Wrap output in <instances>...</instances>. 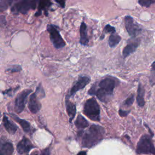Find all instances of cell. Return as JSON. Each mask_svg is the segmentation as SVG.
Here are the masks:
<instances>
[{
    "mask_svg": "<svg viewBox=\"0 0 155 155\" xmlns=\"http://www.w3.org/2000/svg\"><path fill=\"white\" fill-rule=\"evenodd\" d=\"M116 85V80L108 76L101 80L97 86L93 84L88 93L90 95H96L101 102H107L111 99Z\"/></svg>",
    "mask_w": 155,
    "mask_h": 155,
    "instance_id": "1",
    "label": "cell"
},
{
    "mask_svg": "<svg viewBox=\"0 0 155 155\" xmlns=\"http://www.w3.org/2000/svg\"><path fill=\"white\" fill-rule=\"evenodd\" d=\"M105 130L103 127L92 125L85 131L78 132V136H82V146L85 148H91L99 143L104 137Z\"/></svg>",
    "mask_w": 155,
    "mask_h": 155,
    "instance_id": "2",
    "label": "cell"
},
{
    "mask_svg": "<svg viewBox=\"0 0 155 155\" xmlns=\"http://www.w3.org/2000/svg\"><path fill=\"white\" fill-rule=\"evenodd\" d=\"M37 1L38 0H13L11 12L14 15L27 14L30 9L36 8Z\"/></svg>",
    "mask_w": 155,
    "mask_h": 155,
    "instance_id": "3",
    "label": "cell"
},
{
    "mask_svg": "<svg viewBox=\"0 0 155 155\" xmlns=\"http://www.w3.org/2000/svg\"><path fill=\"white\" fill-rule=\"evenodd\" d=\"M84 114L93 121L100 120V107L95 98L87 100L84 106Z\"/></svg>",
    "mask_w": 155,
    "mask_h": 155,
    "instance_id": "4",
    "label": "cell"
},
{
    "mask_svg": "<svg viewBox=\"0 0 155 155\" xmlns=\"http://www.w3.org/2000/svg\"><path fill=\"white\" fill-rule=\"evenodd\" d=\"M136 151L137 154H153L155 153L154 145L151 137L147 134L143 135L137 143Z\"/></svg>",
    "mask_w": 155,
    "mask_h": 155,
    "instance_id": "5",
    "label": "cell"
},
{
    "mask_svg": "<svg viewBox=\"0 0 155 155\" xmlns=\"http://www.w3.org/2000/svg\"><path fill=\"white\" fill-rule=\"evenodd\" d=\"M47 30L50 33V41L56 48H61L65 45V42L61 36L57 26L48 24L47 26Z\"/></svg>",
    "mask_w": 155,
    "mask_h": 155,
    "instance_id": "6",
    "label": "cell"
},
{
    "mask_svg": "<svg viewBox=\"0 0 155 155\" xmlns=\"http://www.w3.org/2000/svg\"><path fill=\"white\" fill-rule=\"evenodd\" d=\"M124 20L126 30L130 36L135 37L142 31L141 25L134 21L131 16H127Z\"/></svg>",
    "mask_w": 155,
    "mask_h": 155,
    "instance_id": "7",
    "label": "cell"
},
{
    "mask_svg": "<svg viewBox=\"0 0 155 155\" xmlns=\"http://www.w3.org/2000/svg\"><path fill=\"white\" fill-rule=\"evenodd\" d=\"M31 92V90L27 89L21 91L18 94L15 101V110L16 113H20L24 110L27 97Z\"/></svg>",
    "mask_w": 155,
    "mask_h": 155,
    "instance_id": "8",
    "label": "cell"
},
{
    "mask_svg": "<svg viewBox=\"0 0 155 155\" xmlns=\"http://www.w3.org/2000/svg\"><path fill=\"white\" fill-rule=\"evenodd\" d=\"M140 40L139 38L132 37L127 41V45L124 47L122 54L124 58L128 56L130 54L135 51L137 47L139 45Z\"/></svg>",
    "mask_w": 155,
    "mask_h": 155,
    "instance_id": "9",
    "label": "cell"
},
{
    "mask_svg": "<svg viewBox=\"0 0 155 155\" xmlns=\"http://www.w3.org/2000/svg\"><path fill=\"white\" fill-rule=\"evenodd\" d=\"M90 79L87 76H79L76 82L74 84V85L71 88L70 94H68V97L74 96L77 91H78L81 89H83L90 82Z\"/></svg>",
    "mask_w": 155,
    "mask_h": 155,
    "instance_id": "10",
    "label": "cell"
},
{
    "mask_svg": "<svg viewBox=\"0 0 155 155\" xmlns=\"http://www.w3.org/2000/svg\"><path fill=\"white\" fill-rule=\"evenodd\" d=\"M33 148H34L33 145L30 140L25 137H24L17 145V151L21 154L28 153Z\"/></svg>",
    "mask_w": 155,
    "mask_h": 155,
    "instance_id": "11",
    "label": "cell"
},
{
    "mask_svg": "<svg viewBox=\"0 0 155 155\" xmlns=\"http://www.w3.org/2000/svg\"><path fill=\"white\" fill-rule=\"evenodd\" d=\"M28 107L30 111L33 114L37 113L40 110L41 108V104L38 100V96H36L35 93L30 95Z\"/></svg>",
    "mask_w": 155,
    "mask_h": 155,
    "instance_id": "12",
    "label": "cell"
},
{
    "mask_svg": "<svg viewBox=\"0 0 155 155\" xmlns=\"http://www.w3.org/2000/svg\"><path fill=\"white\" fill-rule=\"evenodd\" d=\"M38 11L35 13V16H39L42 15V11L44 12L45 15H48V10L51 6L52 2L50 0H38L37 1Z\"/></svg>",
    "mask_w": 155,
    "mask_h": 155,
    "instance_id": "13",
    "label": "cell"
},
{
    "mask_svg": "<svg viewBox=\"0 0 155 155\" xmlns=\"http://www.w3.org/2000/svg\"><path fill=\"white\" fill-rule=\"evenodd\" d=\"M14 148L12 143L0 139V155H12Z\"/></svg>",
    "mask_w": 155,
    "mask_h": 155,
    "instance_id": "14",
    "label": "cell"
},
{
    "mask_svg": "<svg viewBox=\"0 0 155 155\" xmlns=\"http://www.w3.org/2000/svg\"><path fill=\"white\" fill-rule=\"evenodd\" d=\"M65 105H66V110L68 113V115L70 118V122H71V120L74 119L76 113V105L69 101L68 99H66L65 101Z\"/></svg>",
    "mask_w": 155,
    "mask_h": 155,
    "instance_id": "15",
    "label": "cell"
},
{
    "mask_svg": "<svg viewBox=\"0 0 155 155\" xmlns=\"http://www.w3.org/2000/svg\"><path fill=\"white\" fill-rule=\"evenodd\" d=\"M80 43L83 45H87L88 44V38L87 36V29L86 24L82 22L80 27Z\"/></svg>",
    "mask_w": 155,
    "mask_h": 155,
    "instance_id": "16",
    "label": "cell"
},
{
    "mask_svg": "<svg viewBox=\"0 0 155 155\" xmlns=\"http://www.w3.org/2000/svg\"><path fill=\"white\" fill-rule=\"evenodd\" d=\"M10 116L12 117L13 118V119L16 121L20 125L21 127L22 128L23 130L26 132V133H28L30 132L31 130V127L30 126V124L29 122H28L27 121H26L24 119H20L19 117H18L17 116L15 115L14 114H10Z\"/></svg>",
    "mask_w": 155,
    "mask_h": 155,
    "instance_id": "17",
    "label": "cell"
},
{
    "mask_svg": "<svg viewBox=\"0 0 155 155\" xmlns=\"http://www.w3.org/2000/svg\"><path fill=\"white\" fill-rule=\"evenodd\" d=\"M3 123H4V126L5 128V130L12 134H13L16 133L17 130V127L16 125L13 124L12 122L8 120L7 116H4L3 117Z\"/></svg>",
    "mask_w": 155,
    "mask_h": 155,
    "instance_id": "18",
    "label": "cell"
},
{
    "mask_svg": "<svg viewBox=\"0 0 155 155\" xmlns=\"http://www.w3.org/2000/svg\"><path fill=\"white\" fill-rule=\"evenodd\" d=\"M144 94L145 90L140 83L139 84L138 88H137V94L136 97V101L138 105L140 107H143L145 104V100H144Z\"/></svg>",
    "mask_w": 155,
    "mask_h": 155,
    "instance_id": "19",
    "label": "cell"
},
{
    "mask_svg": "<svg viewBox=\"0 0 155 155\" xmlns=\"http://www.w3.org/2000/svg\"><path fill=\"white\" fill-rule=\"evenodd\" d=\"M121 37L117 34L116 32L111 33L109 39H108V44L111 48L115 47L120 41Z\"/></svg>",
    "mask_w": 155,
    "mask_h": 155,
    "instance_id": "20",
    "label": "cell"
},
{
    "mask_svg": "<svg viewBox=\"0 0 155 155\" xmlns=\"http://www.w3.org/2000/svg\"><path fill=\"white\" fill-rule=\"evenodd\" d=\"M75 126L78 129H84L88 127V122L81 114H79L74 122Z\"/></svg>",
    "mask_w": 155,
    "mask_h": 155,
    "instance_id": "21",
    "label": "cell"
},
{
    "mask_svg": "<svg viewBox=\"0 0 155 155\" xmlns=\"http://www.w3.org/2000/svg\"><path fill=\"white\" fill-rule=\"evenodd\" d=\"M13 0H0V11H5L12 4Z\"/></svg>",
    "mask_w": 155,
    "mask_h": 155,
    "instance_id": "22",
    "label": "cell"
},
{
    "mask_svg": "<svg viewBox=\"0 0 155 155\" xmlns=\"http://www.w3.org/2000/svg\"><path fill=\"white\" fill-rule=\"evenodd\" d=\"M155 2V0H139V4L143 7H148L151 5L153 4Z\"/></svg>",
    "mask_w": 155,
    "mask_h": 155,
    "instance_id": "23",
    "label": "cell"
},
{
    "mask_svg": "<svg viewBox=\"0 0 155 155\" xmlns=\"http://www.w3.org/2000/svg\"><path fill=\"white\" fill-rule=\"evenodd\" d=\"M134 101V96L133 94H131L129 97H128L126 100L124 102V105L126 107H129L132 105Z\"/></svg>",
    "mask_w": 155,
    "mask_h": 155,
    "instance_id": "24",
    "label": "cell"
},
{
    "mask_svg": "<svg viewBox=\"0 0 155 155\" xmlns=\"http://www.w3.org/2000/svg\"><path fill=\"white\" fill-rule=\"evenodd\" d=\"M36 94H39V95L41 96V97L42 98L45 96V93H44V91L43 90V88L41 85V84H39V85L38 86L36 90Z\"/></svg>",
    "mask_w": 155,
    "mask_h": 155,
    "instance_id": "25",
    "label": "cell"
},
{
    "mask_svg": "<svg viewBox=\"0 0 155 155\" xmlns=\"http://www.w3.org/2000/svg\"><path fill=\"white\" fill-rule=\"evenodd\" d=\"M104 31L105 33H114L116 32V29L114 27L110 25V24H107V25H105V27H104Z\"/></svg>",
    "mask_w": 155,
    "mask_h": 155,
    "instance_id": "26",
    "label": "cell"
},
{
    "mask_svg": "<svg viewBox=\"0 0 155 155\" xmlns=\"http://www.w3.org/2000/svg\"><path fill=\"white\" fill-rule=\"evenodd\" d=\"M21 70V67L18 65H13L12 67L7 69V71L10 72H16V71H19Z\"/></svg>",
    "mask_w": 155,
    "mask_h": 155,
    "instance_id": "27",
    "label": "cell"
},
{
    "mask_svg": "<svg viewBox=\"0 0 155 155\" xmlns=\"http://www.w3.org/2000/svg\"><path fill=\"white\" fill-rule=\"evenodd\" d=\"M55 1L59 4L61 8H64L65 5V0H55Z\"/></svg>",
    "mask_w": 155,
    "mask_h": 155,
    "instance_id": "28",
    "label": "cell"
},
{
    "mask_svg": "<svg viewBox=\"0 0 155 155\" xmlns=\"http://www.w3.org/2000/svg\"><path fill=\"white\" fill-rule=\"evenodd\" d=\"M130 111H123L122 110L120 109L119 111V115L122 117H124V116H126L127 115H128V114L129 113Z\"/></svg>",
    "mask_w": 155,
    "mask_h": 155,
    "instance_id": "29",
    "label": "cell"
},
{
    "mask_svg": "<svg viewBox=\"0 0 155 155\" xmlns=\"http://www.w3.org/2000/svg\"><path fill=\"white\" fill-rule=\"evenodd\" d=\"M40 155H50V148L47 147V148L42 150Z\"/></svg>",
    "mask_w": 155,
    "mask_h": 155,
    "instance_id": "30",
    "label": "cell"
},
{
    "mask_svg": "<svg viewBox=\"0 0 155 155\" xmlns=\"http://www.w3.org/2000/svg\"><path fill=\"white\" fill-rule=\"evenodd\" d=\"M77 155H87V153L85 151H81L79 152Z\"/></svg>",
    "mask_w": 155,
    "mask_h": 155,
    "instance_id": "31",
    "label": "cell"
}]
</instances>
